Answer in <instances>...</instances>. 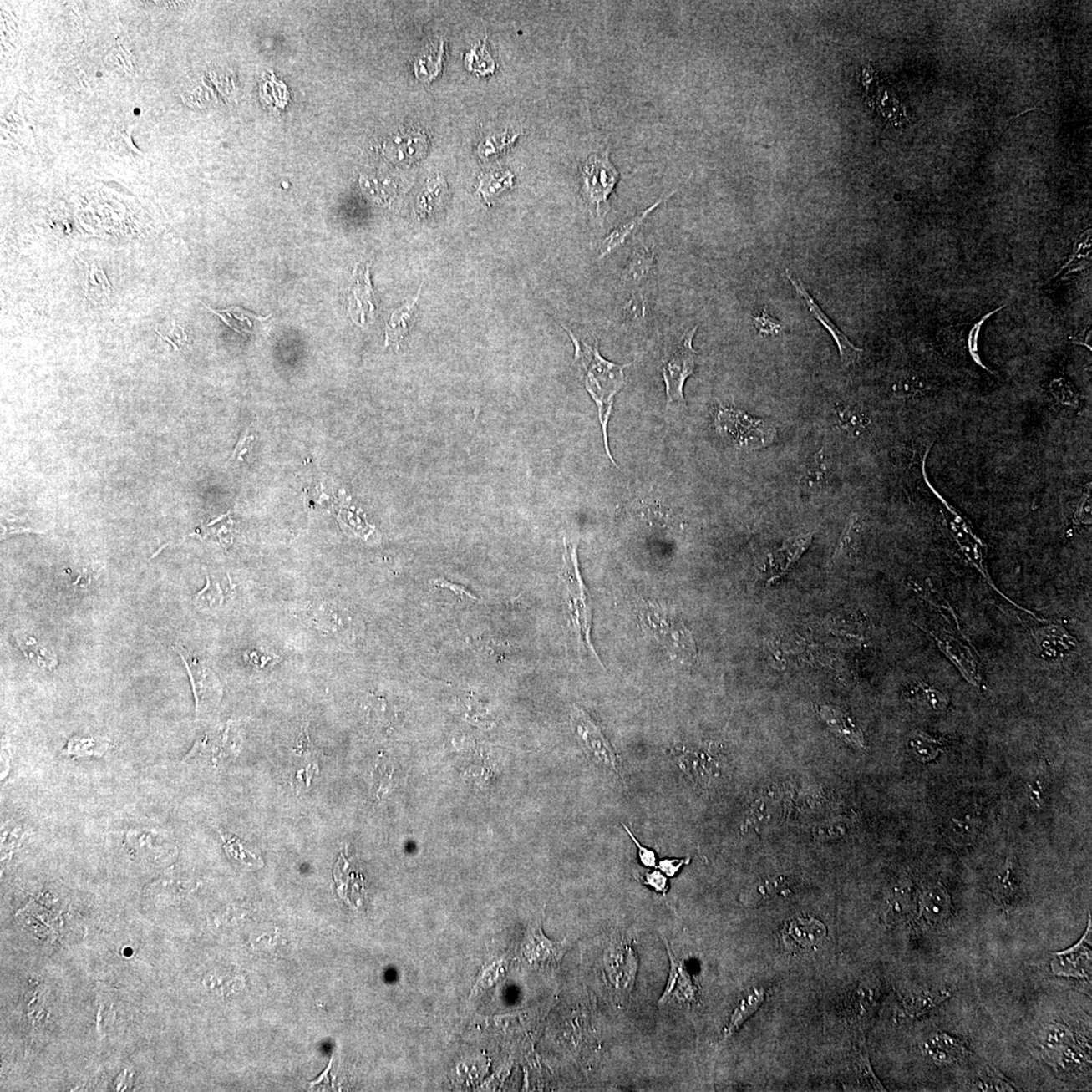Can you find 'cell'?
<instances>
[{
	"mask_svg": "<svg viewBox=\"0 0 1092 1092\" xmlns=\"http://www.w3.org/2000/svg\"><path fill=\"white\" fill-rule=\"evenodd\" d=\"M513 178L514 175L508 170L485 173L480 178V185L476 190L482 194L485 201H489L498 196L500 192L510 189L513 185Z\"/></svg>",
	"mask_w": 1092,
	"mask_h": 1092,
	"instance_id": "35",
	"label": "cell"
},
{
	"mask_svg": "<svg viewBox=\"0 0 1092 1092\" xmlns=\"http://www.w3.org/2000/svg\"><path fill=\"white\" fill-rule=\"evenodd\" d=\"M641 881L648 886L656 890L657 892L667 893L668 890V878L661 871H652L641 876Z\"/></svg>",
	"mask_w": 1092,
	"mask_h": 1092,
	"instance_id": "44",
	"label": "cell"
},
{
	"mask_svg": "<svg viewBox=\"0 0 1092 1092\" xmlns=\"http://www.w3.org/2000/svg\"><path fill=\"white\" fill-rule=\"evenodd\" d=\"M827 935L824 922L815 917H801L788 922L781 932L784 950L791 954H805L817 949Z\"/></svg>",
	"mask_w": 1092,
	"mask_h": 1092,
	"instance_id": "12",
	"label": "cell"
},
{
	"mask_svg": "<svg viewBox=\"0 0 1092 1092\" xmlns=\"http://www.w3.org/2000/svg\"><path fill=\"white\" fill-rule=\"evenodd\" d=\"M951 995L949 989L921 991V993L909 998L907 1003V1014H909V1017H922L923 1014L930 1013L937 1005L944 1003L945 1000L951 998Z\"/></svg>",
	"mask_w": 1092,
	"mask_h": 1092,
	"instance_id": "30",
	"label": "cell"
},
{
	"mask_svg": "<svg viewBox=\"0 0 1092 1092\" xmlns=\"http://www.w3.org/2000/svg\"><path fill=\"white\" fill-rule=\"evenodd\" d=\"M859 532V518L857 515H854V516L850 519L848 526H846V531L841 538L839 546L836 547L834 556H832V561H836L841 560L846 556H850L854 552L855 546L857 545Z\"/></svg>",
	"mask_w": 1092,
	"mask_h": 1092,
	"instance_id": "39",
	"label": "cell"
},
{
	"mask_svg": "<svg viewBox=\"0 0 1092 1092\" xmlns=\"http://www.w3.org/2000/svg\"><path fill=\"white\" fill-rule=\"evenodd\" d=\"M1091 920L1084 937L1074 947L1053 952L1051 969L1061 978L1089 979L1091 976Z\"/></svg>",
	"mask_w": 1092,
	"mask_h": 1092,
	"instance_id": "13",
	"label": "cell"
},
{
	"mask_svg": "<svg viewBox=\"0 0 1092 1092\" xmlns=\"http://www.w3.org/2000/svg\"><path fill=\"white\" fill-rule=\"evenodd\" d=\"M428 144L424 134L420 132L408 133L404 136L394 138L391 149L394 159L398 162H414L419 160L427 151Z\"/></svg>",
	"mask_w": 1092,
	"mask_h": 1092,
	"instance_id": "22",
	"label": "cell"
},
{
	"mask_svg": "<svg viewBox=\"0 0 1092 1092\" xmlns=\"http://www.w3.org/2000/svg\"><path fill=\"white\" fill-rule=\"evenodd\" d=\"M203 305L206 309L213 312L214 315L218 316L225 324H227L230 327L231 329L238 332L239 334L242 335L251 333L254 324L256 323V322L266 321L269 317H271V315L259 317L253 314V312L245 311L242 307H228V309L220 311L211 309L209 306L205 305L204 302Z\"/></svg>",
	"mask_w": 1092,
	"mask_h": 1092,
	"instance_id": "27",
	"label": "cell"
},
{
	"mask_svg": "<svg viewBox=\"0 0 1092 1092\" xmlns=\"http://www.w3.org/2000/svg\"><path fill=\"white\" fill-rule=\"evenodd\" d=\"M14 639L19 647V649L25 654V657L32 665L46 670L52 671L57 666V658L55 653L42 646L35 637H28L25 633L18 632L13 634Z\"/></svg>",
	"mask_w": 1092,
	"mask_h": 1092,
	"instance_id": "25",
	"label": "cell"
},
{
	"mask_svg": "<svg viewBox=\"0 0 1092 1092\" xmlns=\"http://www.w3.org/2000/svg\"><path fill=\"white\" fill-rule=\"evenodd\" d=\"M786 276L789 278V281H790L791 285L795 288L798 295L805 301L807 309L810 311V315L813 317H815V319L830 332L832 338L835 339L836 345H838L841 360H843L846 364H851L857 362L861 358V355L863 354V350L856 348L853 343H850V340L846 338V335L841 333L838 327L832 323L829 317L825 314L824 311H822L820 306L816 304V302L813 299L812 296H810V293L806 291L805 285H803L800 280L794 277L788 269H786Z\"/></svg>",
	"mask_w": 1092,
	"mask_h": 1092,
	"instance_id": "15",
	"label": "cell"
},
{
	"mask_svg": "<svg viewBox=\"0 0 1092 1092\" xmlns=\"http://www.w3.org/2000/svg\"><path fill=\"white\" fill-rule=\"evenodd\" d=\"M566 952V941L553 942L547 939L541 925L531 927L522 944L524 959L540 968L559 966Z\"/></svg>",
	"mask_w": 1092,
	"mask_h": 1092,
	"instance_id": "14",
	"label": "cell"
},
{
	"mask_svg": "<svg viewBox=\"0 0 1092 1092\" xmlns=\"http://www.w3.org/2000/svg\"><path fill=\"white\" fill-rule=\"evenodd\" d=\"M764 991L762 989L754 990L747 997L740 1000L738 1007L734 1010L729 1018L728 1026L724 1029V1038L728 1039L737 1033L744 1023L747 1021L752 1014L757 1012L759 1005L764 1002Z\"/></svg>",
	"mask_w": 1092,
	"mask_h": 1092,
	"instance_id": "28",
	"label": "cell"
},
{
	"mask_svg": "<svg viewBox=\"0 0 1092 1092\" xmlns=\"http://www.w3.org/2000/svg\"><path fill=\"white\" fill-rule=\"evenodd\" d=\"M354 278L356 282L349 299V312L355 323L363 326L367 323V315H373L375 309L368 264L365 271L362 267H356Z\"/></svg>",
	"mask_w": 1092,
	"mask_h": 1092,
	"instance_id": "17",
	"label": "cell"
},
{
	"mask_svg": "<svg viewBox=\"0 0 1092 1092\" xmlns=\"http://www.w3.org/2000/svg\"><path fill=\"white\" fill-rule=\"evenodd\" d=\"M1019 884L1017 875L1014 874V866L1012 861H1007V863L1002 869L995 874L993 879V894L995 898L1004 908H1008L1016 902L1018 894Z\"/></svg>",
	"mask_w": 1092,
	"mask_h": 1092,
	"instance_id": "26",
	"label": "cell"
},
{
	"mask_svg": "<svg viewBox=\"0 0 1092 1092\" xmlns=\"http://www.w3.org/2000/svg\"><path fill=\"white\" fill-rule=\"evenodd\" d=\"M623 827H625V830L628 832L630 838L633 840L635 846H637L638 851V858L639 861H641V863L643 866H646V867L656 868L658 866L657 854L654 853L653 850H649L646 848V846H642L641 843H639V841L637 839H635L634 835L632 834V831L628 830L627 826L623 825Z\"/></svg>",
	"mask_w": 1092,
	"mask_h": 1092,
	"instance_id": "45",
	"label": "cell"
},
{
	"mask_svg": "<svg viewBox=\"0 0 1092 1092\" xmlns=\"http://www.w3.org/2000/svg\"><path fill=\"white\" fill-rule=\"evenodd\" d=\"M654 263V253L653 250L647 246L637 247L630 255L627 268L624 271L625 282L634 283L641 282L647 278L651 272Z\"/></svg>",
	"mask_w": 1092,
	"mask_h": 1092,
	"instance_id": "29",
	"label": "cell"
},
{
	"mask_svg": "<svg viewBox=\"0 0 1092 1092\" xmlns=\"http://www.w3.org/2000/svg\"><path fill=\"white\" fill-rule=\"evenodd\" d=\"M603 964L606 978L614 990L620 993H632L639 959L632 942L623 937L612 940L604 952Z\"/></svg>",
	"mask_w": 1092,
	"mask_h": 1092,
	"instance_id": "8",
	"label": "cell"
},
{
	"mask_svg": "<svg viewBox=\"0 0 1092 1092\" xmlns=\"http://www.w3.org/2000/svg\"><path fill=\"white\" fill-rule=\"evenodd\" d=\"M225 601V591L221 587L219 582L211 581L210 576L206 574V585L205 588L194 596V602L199 607L208 610L216 611L222 608Z\"/></svg>",
	"mask_w": 1092,
	"mask_h": 1092,
	"instance_id": "36",
	"label": "cell"
},
{
	"mask_svg": "<svg viewBox=\"0 0 1092 1092\" xmlns=\"http://www.w3.org/2000/svg\"><path fill=\"white\" fill-rule=\"evenodd\" d=\"M127 845L131 848L133 853L138 855L153 856L154 858H159V849H160L161 839L159 832L151 830H135L129 831L126 838Z\"/></svg>",
	"mask_w": 1092,
	"mask_h": 1092,
	"instance_id": "31",
	"label": "cell"
},
{
	"mask_svg": "<svg viewBox=\"0 0 1092 1092\" xmlns=\"http://www.w3.org/2000/svg\"><path fill=\"white\" fill-rule=\"evenodd\" d=\"M624 312L629 317H638L643 315L644 302L643 297L634 296L633 299L630 300L627 307H625Z\"/></svg>",
	"mask_w": 1092,
	"mask_h": 1092,
	"instance_id": "47",
	"label": "cell"
},
{
	"mask_svg": "<svg viewBox=\"0 0 1092 1092\" xmlns=\"http://www.w3.org/2000/svg\"><path fill=\"white\" fill-rule=\"evenodd\" d=\"M518 137L519 134L510 135L508 131L500 137H490L479 146L480 155L484 157L494 155V154L511 145Z\"/></svg>",
	"mask_w": 1092,
	"mask_h": 1092,
	"instance_id": "40",
	"label": "cell"
},
{
	"mask_svg": "<svg viewBox=\"0 0 1092 1092\" xmlns=\"http://www.w3.org/2000/svg\"><path fill=\"white\" fill-rule=\"evenodd\" d=\"M173 649L184 660L189 673L196 699V718L206 719L218 709L223 697L222 685L214 671L199 658L192 656L184 647L175 646Z\"/></svg>",
	"mask_w": 1092,
	"mask_h": 1092,
	"instance_id": "7",
	"label": "cell"
},
{
	"mask_svg": "<svg viewBox=\"0 0 1092 1092\" xmlns=\"http://www.w3.org/2000/svg\"><path fill=\"white\" fill-rule=\"evenodd\" d=\"M1051 389L1055 398L1062 403L1072 406L1074 403L1077 402V394L1074 388L1065 381H1058L1057 379V381L1052 383Z\"/></svg>",
	"mask_w": 1092,
	"mask_h": 1092,
	"instance_id": "43",
	"label": "cell"
},
{
	"mask_svg": "<svg viewBox=\"0 0 1092 1092\" xmlns=\"http://www.w3.org/2000/svg\"><path fill=\"white\" fill-rule=\"evenodd\" d=\"M830 466L827 463L825 455L820 452L813 460L812 464L808 466L805 478L802 480V485L807 490H817L821 487L822 484L826 482L829 475Z\"/></svg>",
	"mask_w": 1092,
	"mask_h": 1092,
	"instance_id": "38",
	"label": "cell"
},
{
	"mask_svg": "<svg viewBox=\"0 0 1092 1092\" xmlns=\"http://www.w3.org/2000/svg\"><path fill=\"white\" fill-rule=\"evenodd\" d=\"M156 333L175 350H180V348H184L185 344L189 343V337H187L185 330L175 322H173L171 328L165 332V334L158 330Z\"/></svg>",
	"mask_w": 1092,
	"mask_h": 1092,
	"instance_id": "41",
	"label": "cell"
},
{
	"mask_svg": "<svg viewBox=\"0 0 1092 1092\" xmlns=\"http://www.w3.org/2000/svg\"><path fill=\"white\" fill-rule=\"evenodd\" d=\"M688 863H689V859H666L658 863V868L660 869L666 876L673 877L678 872H679L683 866Z\"/></svg>",
	"mask_w": 1092,
	"mask_h": 1092,
	"instance_id": "46",
	"label": "cell"
},
{
	"mask_svg": "<svg viewBox=\"0 0 1092 1092\" xmlns=\"http://www.w3.org/2000/svg\"><path fill=\"white\" fill-rule=\"evenodd\" d=\"M1005 307H1007V305L998 307H997V309L988 312V314L981 316L979 319L976 320L974 323L972 324L968 331V335H967V348H968V353L969 355L971 356V358L973 359V362L976 364H978V367L983 368L984 370H986V372L988 373H991L990 369L988 367H985L983 359H981V356L979 354V336L981 333V329H983L985 322L988 321L989 317L994 316L995 314H997V312L1003 310Z\"/></svg>",
	"mask_w": 1092,
	"mask_h": 1092,
	"instance_id": "37",
	"label": "cell"
},
{
	"mask_svg": "<svg viewBox=\"0 0 1092 1092\" xmlns=\"http://www.w3.org/2000/svg\"><path fill=\"white\" fill-rule=\"evenodd\" d=\"M754 325L761 334H779L781 332L780 322L769 316L767 310L762 315L754 317Z\"/></svg>",
	"mask_w": 1092,
	"mask_h": 1092,
	"instance_id": "42",
	"label": "cell"
},
{
	"mask_svg": "<svg viewBox=\"0 0 1092 1092\" xmlns=\"http://www.w3.org/2000/svg\"><path fill=\"white\" fill-rule=\"evenodd\" d=\"M715 426L724 439L750 449H759L771 444L776 434L775 429L767 422L754 419L749 414L734 408H720Z\"/></svg>",
	"mask_w": 1092,
	"mask_h": 1092,
	"instance_id": "5",
	"label": "cell"
},
{
	"mask_svg": "<svg viewBox=\"0 0 1092 1092\" xmlns=\"http://www.w3.org/2000/svg\"><path fill=\"white\" fill-rule=\"evenodd\" d=\"M564 328L575 345V363L579 367L585 388L598 407L606 451L610 460L617 465L609 449L608 422L612 412L614 398L624 387V369L628 368L629 364L619 365L608 362L600 354L597 341H595L594 344L586 343L576 338L567 327L564 326Z\"/></svg>",
	"mask_w": 1092,
	"mask_h": 1092,
	"instance_id": "1",
	"label": "cell"
},
{
	"mask_svg": "<svg viewBox=\"0 0 1092 1092\" xmlns=\"http://www.w3.org/2000/svg\"><path fill=\"white\" fill-rule=\"evenodd\" d=\"M571 724L591 761L598 767L618 774L622 768L618 754L594 719L584 709L575 706L571 711Z\"/></svg>",
	"mask_w": 1092,
	"mask_h": 1092,
	"instance_id": "6",
	"label": "cell"
},
{
	"mask_svg": "<svg viewBox=\"0 0 1092 1092\" xmlns=\"http://www.w3.org/2000/svg\"><path fill=\"white\" fill-rule=\"evenodd\" d=\"M333 877L338 896L354 909L362 907L365 897L364 879L346 853L340 854L334 866Z\"/></svg>",
	"mask_w": 1092,
	"mask_h": 1092,
	"instance_id": "16",
	"label": "cell"
},
{
	"mask_svg": "<svg viewBox=\"0 0 1092 1092\" xmlns=\"http://www.w3.org/2000/svg\"><path fill=\"white\" fill-rule=\"evenodd\" d=\"M109 742L104 739L74 738L67 744L63 754L70 758L102 757L107 752Z\"/></svg>",
	"mask_w": 1092,
	"mask_h": 1092,
	"instance_id": "32",
	"label": "cell"
},
{
	"mask_svg": "<svg viewBox=\"0 0 1092 1092\" xmlns=\"http://www.w3.org/2000/svg\"><path fill=\"white\" fill-rule=\"evenodd\" d=\"M618 180L619 173L610 161L609 152L591 155L580 167L582 197L601 225L609 210V196Z\"/></svg>",
	"mask_w": 1092,
	"mask_h": 1092,
	"instance_id": "3",
	"label": "cell"
},
{
	"mask_svg": "<svg viewBox=\"0 0 1092 1092\" xmlns=\"http://www.w3.org/2000/svg\"><path fill=\"white\" fill-rule=\"evenodd\" d=\"M839 412L841 421L843 422L844 425L853 427H857L859 425L863 426L862 417L856 415V414L846 410V409H843V410H840Z\"/></svg>",
	"mask_w": 1092,
	"mask_h": 1092,
	"instance_id": "48",
	"label": "cell"
},
{
	"mask_svg": "<svg viewBox=\"0 0 1092 1092\" xmlns=\"http://www.w3.org/2000/svg\"><path fill=\"white\" fill-rule=\"evenodd\" d=\"M421 292L422 286L413 300L392 312L386 326V344L384 345L387 348L391 345H394L397 349L400 348L402 341L410 331L412 321L416 316Z\"/></svg>",
	"mask_w": 1092,
	"mask_h": 1092,
	"instance_id": "19",
	"label": "cell"
},
{
	"mask_svg": "<svg viewBox=\"0 0 1092 1092\" xmlns=\"http://www.w3.org/2000/svg\"><path fill=\"white\" fill-rule=\"evenodd\" d=\"M925 1051L937 1063H952L964 1057L967 1049L958 1039L946 1034H932L925 1043Z\"/></svg>",
	"mask_w": 1092,
	"mask_h": 1092,
	"instance_id": "21",
	"label": "cell"
},
{
	"mask_svg": "<svg viewBox=\"0 0 1092 1092\" xmlns=\"http://www.w3.org/2000/svg\"><path fill=\"white\" fill-rule=\"evenodd\" d=\"M332 1060H333V1058H332L328 1067H327V1069L323 1072V1074H322V1075H320L319 1079H317L316 1080L311 1082V1086L312 1087V1089H315V1087L317 1086L331 1087L330 1071L332 1067Z\"/></svg>",
	"mask_w": 1092,
	"mask_h": 1092,
	"instance_id": "50",
	"label": "cell"
},
{
	"mask_svg": "<svg viewBox=\"0 0 1092 1092\" xmlns=\"http://www.w3.org/2000/svg\"><path fill=\"white\" fill-rule=\"evenodd\" d=\"M641 619L644 627L673 660L685 665L696 661L694 637L680 617L661 606L648 602L641 609Z\"/></svg>",
	"mask_w": 1092,
	"mask_h": 1092,
	"instance_id": "2",
	"label": "cell"
},
{
	"mask_svg": "<svg viewBox=\"0 0 1092 1092\" xmlns=\"http://www.w3.org/2000/svg\"><path fill=\"white\" fill-rule=\"evenodd\" d=\"M926 482L932 494L940 500L942 511L944 513L947 526L949 528V531L952 533V537H954V540L956 541L957 545H958L961 551L964 553L966 559L979 571L980 574L983 575L985 580L988 581L990 585H993V588L998 591L997 587L993 584V581L989 578L988 569H986L984 561L986 546L984 541H981L980 538L976 536L968 521H967L956 509L950 506L946 500L942 498V495L937 493L930 484H928L927 478Z\"/></svg>",
	"mask_w": 1092,
	"mask_h": 1092,
	"instance_id": "10",
	"label": "cell"
},
{
	"mask_svg": "<svg viewBox=\"0 0 1092 1092\" xmlns=\"http://www.w3.org/2000/svg\"><path fill=\"white\" fill-rule=\"evenodd\" d=\"M817 712L839 738L859 748L864 747L865 739L862 731L844 711L836 707L822 705L819 707Z\"/></svg>",
	"mask_w": 1092,
	"mask_h": 1092,
	"instance_id": "20",
	"label": "cell"
},
{
	"mask_svg": "<svg viewBox=\"0 0 1092 1092\" xmlns=\"http://www.w3.org/2000/svg\"><path fill=\"white\" fill-rule=\"evenodd\" d=\"M444 55L445 42L441 38L439 44L427 49V52L418 57L415 63H414L417 79L423 81V83H432L444 70Z\"/></svg>",
	"mask_w": 1092,
	"mask_h": 1092,
	"instance_id": "24",
	"label": "cell"
},
{
	"mask_svg": "<svg viewBox=\"0 0 1092 1092\" xmlns=\"http://www.w3.org/2000/svg\"><path fill=\"white\" fill-rule=\"evenodd\" d=\"M812 541L810 534L801 536L789 541L780 550H778L772 556L771 566L774 570V578L777 579L789 570L793 564H795L798 559L810 546Z\"/></svg>",
	"mask_w": 1092,
	"mask_h": 1092,
	"instance_id": "23",
	"label": "cell"
},
{
	"mask_svg": "<svg viewBox=\"0 0 1092 1092\" xmlns=\"http://www.w3.org/2000/svg\"><path fill=\"white\" fill-rule=\"evenodd\" d=\"M248 433H249L248 430H247L246 432H245L244 434L241 436V439H240V440L238 441L237 445H236V447H235V449H234V452H233V455H232V459H235L236 456H237V460H238V461H239V460H240V461H242V460H243V459H242V455H245V454H246V452L241 450V449H243V446H244L245 444H249V441H250V440H253V439H253V436H249V435H248Z\"/></svg>",
	"mask_w": 1092,
	"mask_h": 1092,
	"instance_id": "49",
	"label": "cell"
},
{
	"mask_svg": "<svg viewBox=\"0 0 1092 1092\" xmlns=\"http://www.w3.org/2000/svg\"><path fill=\"white\" fill-rule=\"evenodd\" d=\"M565 572L567 581H569L571 597L572 602H574V607H572L574 608V615L572 617H574L576 630H578L581 637L583 638L584 643L596 657L597 654H596L593 644L591 642L592 606L580 575L578 555H576L578 542L576 541H565Z\"/></svg>",
	"mask_w": 1092,
	"mask_h": 1092,
	"instance_id": "9",
	"label": "cell"
},
{
	"mask_svg": "<svg viewBox=\"0 0 1092 1092\" xmlns=\"http://www.w3.org/2000/svg\"><path fill=\"white\" fill-rule=\"evenodd\" d=\"M665 942L668 960H670V972L665 990L658 1002V1008H665L668 1005L677 1003L681 1005H691L696 1003L698 1000V989L693 983L689 970H688L685 961L679 958L673 952L670 942L663 937Z\"/></svg>",
	"mask_w": 1092,
	"mask_h": 1092,
	"instance_id": "11",
	"label": "cell"
},
{
	"mask_svg": "<svg viewBox=\"0 0 1092 1092\" xmlns=\"http://www.w3.org/2000/svg\"><path fill=\"white\" fill-rule=\"evenodd\" d=\"M113 291V287L103 268L99 267L95 263L91 264L88 281H86L85 297L94 302H109L110 293Z\"/></svg>",
	"mask_w": 1092,
	"mask_h": 1092,
	"instance_id": "33",
	"label": "cell"
},
{
	"mask_svg": "<svg viewBox=\"0 0 1092 1092\" xmlns=\"http://www.w3.org/2000/svg\"><path fill=\"white\" fill-rule=\"evenodd\" d=\"M487 40L488 38H485L483 42L475 44L465 56L466 69L478 76H487L495 72V64L493 57L487 50Z\"/></svg>",
	"mask_w": 1092,
	"mask_h": 1092,
	"instance_id": "34",
	"label": "cell"
},
{
	"mask_svg": "<svg viewBox=\"0 0 1092 1092\" xmlns=\"http://www.w3.org/2000/svg\"><path fill=\"white\" fill-rule=\"evenodd\" d=\"M697 330L698 326L687 330L678 343L666 350L663 356L661 373L666 386L668 408L673 404H680V405L685 404V383L694 373L697 355H698L693 348V339Z\"/></svg>",
	"mask_w": 1092,
	"mask_h": 1092,
	"instance_id": "4",
	"label": "cell"
},
{
	"mask_svg": "<svg viewBox=\"0 0 1092 1092\" xmlns=\"http://www.w3.org/2000/svg\"><path fill=\"white\" fill-rule=\"evenodd\" d=\"M676 191L677 190H673L672 192H670V194H668L667 196H663L661 199H658V201H657L656 203H654L651 206H648V209L643 211L641 214L634 216L633 218L627 221V222H625L624 224L618 226V227L615 228L613 231H611V233L606 236V237L602 240V242H601L600 249H599V259H603L606 256H608V255L610 253H612L614 250H617L620 246H622V245H623L625 241H627V239L629 237V236L632 235L634 232V231H637L639 227H641V225L643 224V221L648 218L649 214H651L652 211L656 210L658 206H660L663 203H665L666 201H668V199H670L671 196L675 195Z\"/></svg>",
	"mask_w": 1092,
	"mask_h": 1092,
	"instance_id": "18",
	"label": "cell"
},
{
	"mask_svg": "<svg viewBox=\"0 0 1092 1092\" xmlns=\"http://www.w3.org/2000/svg\"><path fill=\"white\" fill-rule=\"evenodd\" d=\"M435 584L437 586H441L442 588H449L450 590L455 591L456 594L460 595L465 593V595L470 596V597L475 599V596L471 595L470 592L465 590L463 587L451 584L449 583V582H447L446 580L444 579L437 580L435 581Z\"/></svg>",
	"mask_w": 1092,
	"mask_h": 1092,
	"instance_id": "51",
	"label": "cell"
}]
</instances>
